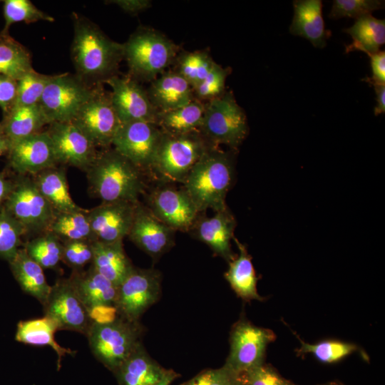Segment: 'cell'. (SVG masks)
Segmentation results:
<instances>
[{"instance_id": "obj_8", "label": "cell", "mask_w": 385, "mask_h": 385, "mask_svg": "<svg viewBox=\"0 0 385 385\" xmlns=\"http://www.w3.org/2000/svg\"><path fill=\"white\" fill-rule=\"evenodd\" d=\"M4 208L24 227L26 235L48 231L56 214L29 175H18Z\"/></svg>"}, {"instance_id": "obj_31", "label": "cell", "mask_w": 385, "mask_h": 385, "mask_svg": "<svg viewBox=\"0 0 385 385\" xmlns=\"http://www.w3.org/2000/svg\"><path fill=\"white\" fill-rule=\"evenodd\" d=\"M239 250L238 255L229 262L225 277L236 294L245 300H262L257 292L255 271L252 258L244 245L233 238Z\"/></svg>"}, {"instance_id": "obj_16", "label": "cell", "mask_w": 385, "mask_h": 385, "mask_svg": "<svg viewBox=\"0 0 385 385\" xmlns=\"http://www.w3.org/2000/svg\"><path fill=\"white\" fill-rule=\"evenodd\" d=\"M147 202L150 211L175 231L188 232L200 213L183 188L158 187L148 195Z\"/></svg>"}, {"instance_id": "obj_55", "label": "cell", "mask_w": 385, "mask_h": 385, "mask_svg": "<svg viewBox=\"0 0 385 385\" xmlns=\"http://www.w3.org/2000/svg\"><path fill=\"white\" fill-rule=\"evenodd\" d=\"M286 385H292V384L287 382Z\"/></svg>"}, {"instance_id": "obj_7", "label": "cell", "mask_w": 385, "mask_h": 385, "mask_svg": "<svg viewBox=\"0 0 385 385\" xmlns=\"http://www.w3.org/2000/svg\"><path fill=\"white\" fill-rule=\"evenodd\" d=\"M200 133L212 146L224 144L236 151L246 138L249 128L246 114L232 91L205 103Z\"/></svg>"}, {"instance_id": "obj_47", "label": "cell", "mask_w": 385, "mask_h": 385, "mask_svg": "<svg viewBox=\"0 0 385 385\" xmlns=\"http://www.w3.org/2000/svg\"><path fill=\"white\" fill-rule=\"evenodd\" d=\"M17 90V81L0 75V108L3 115L7 113L14 104Z\"/></svg>"}, {"instance_id": "obj_2", "label": "cell", "mask_w": 385, "mask_h": 385, "mask_svg": "<svg viewBox=\"0 0 385 385\" xmlns=\"http://www.w3.org/2000/svg\"><path fill=\"white\" fill-rule=\"evenodd\" d=\"M235 150L212 146L192 167L182 183L199 212L227 207L225 198L235 176Z\"/></svg>"}, {"instance_id": "obj_54", "label": "cell", "mask_w": 385, "mask_h": 385, "mask_svg": "<svg viewBox=\"0 0 385 385\" xmlns=\"http://www.w3.org/2000/svg\"><path fill=\"white\" fill-rule=\"evenodd\" d=\"M177 374L173 370H168L163 379L155 385H170L172 381L178 377Z\"/></svg>"}, {"instance_id": "obj_48", "label": "cell", "mask_w": 385, "mask_h": 385, "mask_svg": "<svg viewBox=\"0 0 385 385\" xmlns=\"http://www.w3.org/2000/svg\"><path fill=\"white\" fill-rule=\"evenodd\" d=\"M93 322L106 324L114 322L118 317L117 309L114 305H98L88 311Z\"/></svg>"}, {"instance_id": "obj_33", "label": "cell", "mask_w": 385, "mask_h": 385, "mask_svg": "<svg viewBox=\"0 0 385 385\" xmlns=\"http://www.w3.org/2000/svg\"><path fill=\"white\" fill-rule=\"evenodd\" d=\"M205 113V103L194 99L176 109L158 112L156 124L164 132L183 134L199 130Z\"/></svg>"}, {"instance_id": "obj_14", "label": "cell", "mask_w": 385, "mask_h": 385, "mask_svg": "<svg viewBox=\"0 0 385 385\" xmlns=\"http://www.w3.org/2000/svg\"><path fill=\"white\" fill-rule=\"evenodd\" d=\"M42 305L44 316L54 321L58 330L87 335L93 322L68 278L59 279L51 286Z\"/></svg>"}, {"instance_id": "obj_43", "label": "cell", "mask_w": 385, "mask_h": 385, "mask_svg": "<svg viewBox=\"0 0 385 385\" xmlns=\"http://www.w3.org/2000/svg\"><path fill=\"white\" fill-rule=\"evenodd\" d=\"M384 7V1L379 0H334L329 17L339 19L344 17L356 20Z\"/></svg>"}, {"instance_id": "obj_44", "label": "cell", "mask_w": 385, "mask_h": 385, "mask_svg": "<svg viewBox=\"0 0 385 385\" xmlns=\"http://www.w3.org/2000/svg\"><path fill=\"white\" fill-rule=\"evenodd\" d=\"M93 240H72L63 243L62 260L73 270H83L93 260Z\"/></svg>"}, {"instance_id": "obj_3", "label": "cell", "mask_w": 385, "mask_h": 385, "mask_svg": "<svg viewBox=\"0 0 385 385\" xmlns=\"http://www.w3.org/2000/svg\"><path fill=\"white\" fill-rule=\"evenodd\" d=\"M86 173L90 192L102 202L136 203L144 191V172L113 148L98 151Z\"/></svg>"}, {"instance_id": "obj_1", "label": "cell", "mask_w": 385, "mask_h": 385, "mask_svg": "<svg viewBox=\"0 0 385 385\" xmlns=\"http://www.w3.org/2000/svg\"><path fill=\"white\" fill-rule=\"evenodd\" d=\"M72 19L71 58L75 74L90 87L106 83L118 74L123 60V44L111 39L82 14L73 12Z\"/></svg>"}, {"instance_id": "obj_4", "label": "cell", "mask_w": 385, "mask_h": 385, "mask_svg": "<svg viewBox=\"0 0 385 385\" xmlns=\"http://www.w3.org/2000/svg\"><path fill=\"white\" fill-rule=\"evenodd\" d=\"M123 44L128 74L140 83L156 78L173 64L179 53L172 40L148 27H138Z\"/></svg>"}, {"instance_id": "obj_40", "label": "cell", "mask_w": 385, "mask_h": 385, "mask_svg": "<svg viewBox=\"0 0 385 385\" xmlns=\"http://www.w3.org/2000/svg\"><path fill=\"white\" fill-rule=\"evenodd\" d=\"M51 76L41 74L34 69L17 81V90L13 106L37 105ZM12 106V107H13Z\"/></svg>"}, {"instance_id": "obj_24", "label": "cell", "mask_w": 385, "mask_h": 385, "mask_svg": "<svg viewBox=\"0 0 385 385\" xmlns=\"http://www.w3.org/2000/svg\"><path fill=\"white\" fill-rule=\"evenodd\" d=\"M68 279L88 312L98 305H114L118 287L91 265L87 270H73Z\"/></svg>"}, {"instance_id": "obj_29", "label": "cell", "mask_w": 385, "mask_h": 385, "mask_svg": "<svg viewBox=\"0 0 385 385\" xmlns=\"http://www.w3.org/2000/svg\"><path fill=\"white\" fill-rule=\"evenodd\" d=\"M58 330L55 322L46 316L20 321L17 324L15 340L33 346H50L57 354L59 369L62 358L67 354L74 356L76 351L64 348L56 342L54 335Z\"/></svg>"}, {"instance_id": "obj_27", "label": "cell", "mask_w": 385, "mask_h": 385, "mask_svg": "<svg viewBox=\"0 0 385 385\" xmlns=\"http://www.w3.org/2000/svg\"><path fill=\"white\" fill-rule=\"evenodd\" d=\"M31 178L56 212H71L82 208L76 204L69 193L64 168L53 166L31 176Z\"/></svg>"}, {"instance_id": "obj_20", "label": "cell", "mask_w": 385, "mask_h": 385, "mask_svg": "<svg viewBox=\"0 0 385 385\" xmlns=\"http://www.w3.org/2000/svg\"><path fill=\"white\" fill-rule=\"evenodd\" d=\"M138 202H102L88 210L94 240L107 243L123 242L129 232Z\"/></svg>"}, {"instance_id": "obj_49", "label": "cell", "mask_w": 385, "mask_h": 385, "mask_svg": "<svg viewBox=\"0 0 385 385\" xmlns=\"http://www.w3.org/2000/svg\"><path fill=\"white\" fill-rule=\"evenodd\" d=\"M372 70V77L369 78L376 82H385V52L379 51L373 54L368 55Z\"/></svg>"}, {"instance_id": "obj_25", "label": "cell", "mask_w": 385, "mask_h": 385, "mask_svg": "<svg viewBox=\"0 0 385 385\" xmlns=\"http://www.w3.org/2000/svg\"><path fill=\"white\" fill-rule=\"evenodd\" d=\"M140 344L114 372L120 385H155L167 372Z\"/></svg>"}, {"instance_id": "obj_37", "label": "cell", "mask_w": 385, "mask_h": 385, "mask_svg": "<svg viewBox=\"0 0 385 385\" xmlns=\"http://www.w3.org/2000/svg\"><path fill=\"white\" fill-rule=\"evenodd\" d=\"M23 248L43 269H54L62 260L63 243L48 231L34 236Z\"/></svg>"}, {"instance_id": "obj_50", "label": "cell", "mask_w": 385, "mask_h": 385, "mask_svg": "<svg viewBox=\"0 0 385 385\" xmlns=\"http://www.w3.org/2000/svg\"><path fill=\"white\" fill-rule=\"evenodd\" d=\"M106 2L118 6L130 14H139L152 6V1L149 0H112Z\"/></svg>"}, {"instance_id": "obj_17", "label": "cell", "mask_w": 385, "mask_h": 385, "mask_svg": "<svg viewBox=\"0 0 385 385\" xmlns=\"http://www.w3.org/2000/svg\"><path fill=\"white\" fill-rule=\"evenodd\" d=\"M110 86L112 103L121 123L143 120L156 123L158 111L148 97L147 90L128 74L113 76Z\"/></svg>"}, {"instance_id": "obj_18", "label": "cell", "mask_w": 385, "mask_h": 385, "mask_svg": "<svg viewBox=\"0 0 385 385\" xmlns=\"http://www.w3.org/2000/svg\"><path fill=\"white\" fill-rule=\"evenodd\" d=\"M175 232L138 202L127 237L153 260H158L174 246Z\"/></svg>"}, {"instance_id": "obj_19", "label": "cell", "mask_w": 385, "mask_h": 385, "mask_svg": "<svg viewBox=\"0 0 385 385\" xmlns=\"http://www.w3.org/2000/svg\"><path fill=\"white\" fill-rule=\"evenodd\" d=\"M6 155L9 167L18 175L33 176L58 165L46 130L11 143Z\"/></svg>"}, {"instance_id": "obj_22", "label": "cell", "mask_w": 385, "mask_h": 385, "mask_svg": "<svg viewBox=\"0 0 385 385\" xmlns=\"http://www.w3.org/2000/svg\"><path fill=\"white\" fill-rule=\"evenodd\" d=\"M146 90L158 112L178 108L195 99L190 85L173 69L164 71L150 82Z\"/></svg>"}, {"instance_id": "obj_13", "label": "cell", "mask_w": 385, "mask_h": 385, "mask_svg": "<svg viewBox=\"0 0 385 385\" xmlns=\"http://www.w3.org/2000/svg\"><path fill=\"white\" fill-rule=\"evenodd\" d=\"M274 339L272 331L247 321L239 322L232 330L230 354L223 366L238 376L262 364L266 347Z\"/></svg>"}, {"instance_id": "obj_38", "label": "cell", "mask_w": 385, "mask_h": 385, "mask_svg": "<svg viewBox=\"0 0 385 385\" xmlns=\"http://www.w3.org/2000/svg\"><path fill=\"white\" fill-rule=\"evenodd\" d=\"M3 14L5 25L1 33L5 34H9V27L15 23L30 24L39 21H54L53 17L38 9L29 0L4 1Z\"/></svg>"}, {"instance_id": "obj_53", "label": "cell", "mask_w": 385, "mask_h": 385, "mask_svg": "<svg viewBox=\"0 0 385 385\" xmlns=\"http://www.w3.org/2000/svg\"><path fill=\"white\" fill-rule=\"evenodd\" d=\"M10 145V141L0 128V157L7 154Z\"/></svg>"}, {"instance_id": "obj_30", "label": "cell", "mask_w": 385, "mask_h": 385, "mask_svg": "<svg viewBox=\"0 0 385 385\" xmlns=\"http://www.w3.org/2000/svg\"><path fill=\"white\" fill-rule=\"evenodd\" d=\"M9 264L21 289L43 304L51 289L43 269L26 254L23 247L19 250Z\"/></svg>"}, {"instance_id": "obj_34", "label": "cell", "mask_w": 385, "mask_h": 385, "mask_svg": "<svg viewBox=\"0 0 385 385\" xmlns=\"http://www.w3.org/2000/svg\"><path fill=\"white\" fill-rule=\"evenodd\" d=\"M33 69L27 48L9 34L0 33V75L18 81Z\"/></svg>"}, {"instance_id": "obj_51", "label": "cell", "mask_w": 385, "mask_h": 385, "mask_svg": "<svg viewBox=\"0 0 385 385\" xmlns=\"http://www.w3.org/2000/svg\"><path fill=\"white\" fill-rule=\"evenodd\" d=\"M374 88L376 96L377 105L374 108V115H378L385 113V83H380L371 81L366 76L362 79Z\"/></svg>"}, {"instance_id": "obj_46", "label": "cell", "mask_w": 385, "mask_h": 385, "mask_svg": "<svg viewBox=\"0 0 385 385\" xmlns=\"http://www.w3.org/2000/svg\"><path fill=\"white\" fill-rule=\"evenodd\" d=\"M182 385H241L237 376L224 366L202 371Z\"/></svg>"}, {"instance_id": "obj_26", "label": "cell", "mask_w": 385, "mask_h": 385, "mask_svg": "<svg viewBox=\"0 0 385 385\" xmlns=\"http://www.w3.org/2000/svg\"><path fill=\"white\" fill-rule=\"evenodd\" d=\"M91 266L118 287L134 267L126 255L123 242L93 241Z\"/></svg>"}, {"instance_id": "obj_15", "label": "cell", "mask_w": 385, "mask_h": 385, "mask_svg": "<svg viewBox=\"0 0 385 385\" xmlns=\"http://www.w3.org/2000/svg\"><path fill=\"white\" fill-rule=\"evenodd\" d=\"M45 130L51 139L57 165L86 171L96 158V147L72 122L53 123Z\"/></svg>"}, {"instance_id": "obj_23", "label": "cell", "mask_w": 385, "mask_h": 385, "mask_svg": "<svg viewBox=\"0 0 385 385\" xmlns=\"http://www.w3.org/2000/svg\"><path fill=\"white\" fill-rule=\"evenodd\" d=\"M294 16L289 27L290 34L305 38L319 48L326 46L332 36L325 29L321 0H297L293 1Z\"/></svg>"}, {"instance_id": "obj_45", "label": "cell", "mask_w": 385, "mask_h": 385, "mask_svg": "<svg viewBox=\"0 0 385 385\" xmlns=\"http://www.w3.org/2000/svg\"><path fill=\"white\" fill-rule=\"evenodd\" d=\"M237 378L241 385H286L287 383L263 364L249 369Z\"/></svg>"}, {"instance_id": "obj_36", "label": "cell", "mask_w": 385, "mask_h": 385, "mask_svg": "<svg viewBox=\"0 0 385 385\" xmlns=\"http://www.w3.org/2000/svg\"><path fill=\"white\" fill-rule=\"evenodd\" d=\"M214 62L207 51H183L178 53L172 69L194 88L208 74Z\"/></svg>"}, {"instance_id": "obj_41", "label": "cell", "mask_w": 385, "mask_h": 385, "mask_svg": "<svg viewBox=\"0 0 385 385\" xmlns=\"http://www.w3.org/2000/svg\"><path fill=\"white\" fill-rule=\"evenodd\" d=\"M230 73V68H223L215 61L205 78L192 88L195 99L206 103L223 95L226 91L225 81Z\"/></svg>"}, {"instance_id": "obj_6", "label": "cell", "mask_w": 385, "mask_h": 385, "mask_svg": "<svg viewBox=\"0 0 385 385\" xmlns=\"http://www.w3.org/2000/svg\"><path fill=\"white\" fill-rule=\"evenodd\" d=\"M144 329L140 322H131L119 317L113 322H93L86 335L95 357L115 372L141 344Z\"/></svg>"}, {"instance_id": "obj_42", "label": "cell", "mask_w": 385, "mask_h": 385, "mask_svg": "<svg viewBox=\"0 0 385 385\" xmlns=\"http://www.w3.org/2000/svg\"><path fill=\"white\" fill-rule=\"evenodd\" d=\"M356 349L354 344L338 341H324L313 344L301 342L298 352L311 353L322 362L332 363L342 359Z\"/></svg>"}, {"instance_id": "obj_32", "label": "cell", "mask_w": 385, "mask_h": 385, "mask_svg": "<svg viewBox=\"0 0 385 385\" xmlns=\"http://www.w3.org/2000/svg\"><path fill=\"white\" fill-rule=\"evenodd\" d=\"M349 34L352 42L346 46V53L360 51L367 55L378 52L385 43V21L367 15L356 20L344 30Z\"/></svg>"}, {"instance_id": "obj_9", "label": "cell", "mask_w": 385, "mask_h": 385, "mask_svg": "<svg viewBox=\"0 0 385 385\" xmlns=\"http://www.w3.org/2000/svg\"><path fill=\"white\" fill-rule=\"evenodd\" d=\"M97 147L108 148L121 123L103 84L94 87L89 99L71 121Z\"/></svg>"}, {"instance_id": "obj_35", "label": "cell", "mask_w": 385, "mask_h": 385, "mask_svg": "<svg viewBox=\"0 0 385 385\" xmlns=\"http://www.w3.org/2000/svg\"><path fill=\"white\" fill-rule=\"evenodd\" d=\"M62 242L72 240H94L88 210L56 212L48 227Z\"/></svg>"}, {"instance_id": "obj_10", "label": "cell", "mask_w": 385, "mask_h": 385, "mask_svg": "<svg viewBox=\"0 0 385 385\" xmlns=\"http://www.w3.org/2000/svg\"><path fill=\"white\" fill-rule=\"evenodd\" d=\"M93 88L75 73L51 76L38 104L49 124L69 122L89 99Z\"/></svg>"}, {"instance_id": "obj_11", "label": "cell", "mask_w": 385, "mask_h": 385, "mask_svg": "<svg viewBox=\"0 0 385 385\" xmlns=\"http://www.w3.org/2000/svg\"><path fill=\"white\" fill-rule=\"evenodd\" d=\"M160 294V272L134 267L118 287L114 306L120 318L140 322V317L159 299Z\"/></svg>"}, {"instance_id": "obj_39", "label": "cell", "mask_w": 385, "mask_h": 385, "mask_svg": "<svg viewBox=\"0 0 385 385\" xmlns=\"http://www.w3.org/2000/svg\"><path fill=\"white\" fill-rule=\"evenodd\" d=\"M25 235L22 225L4 207L0 210V258L8 262L12 260Z\"/></svg>"}, {"instance_id": "obj_21", "label": "cell", "mask_w": 385, "mask_h": 385, "mask_svg": "<svg viewBox=\"0 0 385 385\" xmlns=\"http://www.w3.org/2000/svg\"><path fill=\"white\" fill-rule=\"evenodd\" d=\"M236 220L228 207L215 212L212 217L198 215L188 232L206 244L213 252L230 262L236 256L231 249Z\"/></svg>"}, {"instance_id": "obj_12", "label": "cell", "mask_w": 385, "mask_h": 385, "mask_svg": "<svg viewBox=\"0 0 385 385\" xmlns=\"http://www.w3.org/2000/svg\"><path fill=\"white\" fill-rule=\"evenodd\" d=\"M163 130L154 123L135 120L123 123L112 146L143 172H150Z\"/></svg>"}, {"instance_id": "obj_28", "label": "cell", "mask_w": 385, "mask_h": 385, "mask_svg": "<svg viewBox=\"0 0 385 385\" xmlns=\"http://www.w3.org/2000/svg\"><path fill=\"white\" fill-rule=\"evenodd\" d=\"M49 123L39 104L29 106H13L3 115L0 128L10 141L38 133Z\"/></svg>"}, {"instance_id": "obj_52", "label": "cell", "mask_w": 385, "mask_h": 385, "mask_svg": "<svg viewBox=\"0 0 385 385\" xmlns=\"http://www.w3.org/2000/svg\"><path fill=\"white\" fill-rule=\"evenodd\" d=\"M14 180L7 178L4 173H0V210L4 205L13 188Z\"/></svg>"}, {"instance_id": "obj_5", "label": "cell", "mask_w": 385, "mask_h": 385, "mask_svg": "<svg viewBox=\"0 0 385 385\" xmlns=\"http://www.w3.org/2000/svg\"><path fill=\"white\" fill-rule=\"evenodd\" d=\"M212 146L200 130L183 134L163 131L150 172L168 182L183 183L192 167Z\"/></svg>"}]
</instances>
